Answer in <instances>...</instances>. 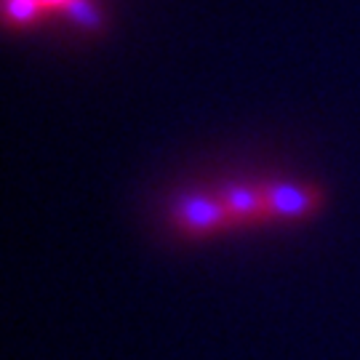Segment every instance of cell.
<instances>
[{"label": "cell", "instance_id": "obj_2", "mask_svg": "<svg viewBox=\"0 0 360 360\" xmlns=\"http://www.w3.org/2000/svg\"><path fill=\"white\" fill-rule=\"evenodd\" d=\"M224 208L235 211V214H251V211H259V208H267V198L259 193H251V190H235V193L227 195Z\"/></svg>", "mask_w": 360, "mask_h": 360}, {"label": "cell", "instance_id": "obj_3", "mask_svg": "<svg viewBox=\"0 0 360 360\" xmlns=\"http://www.w3.org/2000/svg\"><path fill=\"white\" fill-rule=\"evenodd\" d=\"M219 214H221V208L219 206L200 203V200H195V203H190V206L184 208V217H187V221H190L193 227H208V224H217Z\"/></svg>", "mask_w": 360, "mask_h": 360}, {"label": "cell", "instance_id": "obj_1", "mask_svg": "<svg viewBox=\"0 0 360 360\" xmlns=\"http://www.w3.org/2000/svg\"><path fill=\"white\" fill-rule=\"evenodd\" d=\"M267 198V208L272 211H285V214H299L307 206V198L299 193V190H291V187H278L272 193L264 195Z\"/></svg>", "mask_w": 360, "mask_h": 360}]
</instances>
